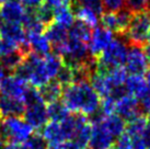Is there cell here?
Returning a JSON list of instances; mask_svg holds the SVG:
<instances>
[{
    "instance_id": "12",
    "label": "cell",
    "mask_w": 150,
    "mask_h": 149,
    "mask_svg": "<svg viewBox=\"0 0 150 149\" xmlns=\"http://www.w3.org/2000/svg\"><path fill=\"white\" fill-rule=\"evenodd\" d=\"M114 137L108 133L102 123L92 125L91 138L89 141L90 149H111L113 148Z\"/></svg>"
},
{
    "instance_id": "23",
    "label": "cell",
    "mask_w": 150,
    "mask_h": 149,
    "mask_svg": "<svg viewBox=\"0 0 150 149\" xmlns=\"http://www.w3.org/2000/svg\"><path fill=\"white\" fill-rule=\"evenodd\" d=\"M54 20L55 23L62 25L66 29H70L75 23V13L71 7L57 9L54 11Z\"/></svg>"
},
{
    "instance_id": "19",
    "label": "cell",
    "mask_w": 150,
    "mask_h": 149,
    "mask_svg": "<svg viewBox=\"0 0 150 149\" xmlns=\"http://www.w3.org/2000/svg\"><path fill=\"white\" fill-rule=\"evenodd\" d=\"M63 90L64 87L58 81H50L40 89V93L44 101L50 104L59 101V98L63 95Z\"/></svg>"
},
{
    "instance_id": "16",
    "label": "cell",
    "mask_w": 150,
    "mask_h": 149,
    "mask_svg": "<svg viewBox=\"0 0 150 149\" xmlns=\"http://www.w3.org/2000/svg\"><path fill=\"white\" fill-rule=\"evenodd\" d=\"M42 137L46 143H48V146L66 141L60 123L53 121L47 122V124L42 128Z\"/></svg>"
},
{
    "instance_id": "10",
    "label": "cell",
    "mask_w": 150,
    "mask_h": 149,
    "mask_svg": "<svg viewBox=\"0 0 150 149\" xmlns=\"http://www.w3.org/2000/svg\"><path fill=\"white\" fill-rule=\"evenodd\" d=\"M28 89H29V87L26 84V81L16 74L4 77L2 82L0 83L1 94L16 98V99H20L22 101H23V98H24Z\"/></svg>"
},
{
    "instance_id": "15",
    "label": "cell",
    "mask_w": 150,
    "mask_h": 149,
    "mask_svg": "<svg viewBox=\"0 0 150 149\" xmlns=\"http://www.w3.org/2000/svg\"><path fill=\"white\" fill-rule=\"evenodd\" d=\"M125 87L127 93L137 100L150 93V90L147 86L146 79L142 76H129L126 79Z\"/></svg>"
},
{
    "instance_id": "43",
    "label": "cell",
    "mask_w": 150,
    "mask_h": 149,
    "mask_svg": "<svg viewBox=\"0 0 150 149\" xmlns=\"http://www.w3.org/2000/svg\"><path fill=\"white\" fill-rule=\"evenodd\" d=\"M146 82H147V86H148V88H149V90H150V70L146 74Z\"/></svg>"
},
{
    "instance_id": "28",
    "label": "cell",
    "mask_w": 150,
    "mask_h": 149,
    "mask_svg": "<svg viewBox=\"0 0 150 149\" xmlns=\"http://www.w3.org/2000/svg\"><path fill=\"white\" fill-rule=\"evenodd\" d=\"M125 4L127 10L133 14L150 10V0H126Z\"/></svg>"
},
{
    "instance_id": "47",
    "label": "cell",
    "mask_w": 150,
    "mask_h": 149,
    "mask_svg": "<svg viewBox=\"0 0 150 149\" xmlns=\"http://www.w3.org/2000/svg\"><path fill=\"white\" fill-rule=\"evenodd\" d=\"M111 149H115V147H114V148H111Z\"/></svg>"
},
{
    "instance_id": "33",
    "label": "cell",
    "mask_w": 150,
    "mask_h": 149,
    "mask_svg": "<svg viewBox=\"0 0 150 149\" xmlns=\"http://www.w3.org/2000/svg\"><path fill=\"white\" fill-rule=\"evenodd\" d=\"M115 149H133L132 137L127 133H124L121 136H118L115 144Z\"/></svg>"
},
{
    "instance_id": "7",
    "label": "cell",
    "mask_w": 150,
    "mask_h": 149,
    "mask_svg": "<svg viewBox=\"0 0 150 149\" xmlns=\"http://www.w3.org/2000/svg\"><path fill=\"white\" fill-rule=\"evenodd\" d=\"M125 70L130 76H142L150 70V64L142 46L130 45L125 62Z\"/></svg>"
},
{
    "instance_id": "3",
    "label": "cell",
    "mask_w": 150,
    "mask_h": 149,
    "mask_svg": "<svg viewBox=\"0 0 150 149\" xmlns=\"http://www.w3.org/2000/svg\"><path fill=\"white\" fill-rule=\"evenodd\" d=\"M25 105L24 120L34 129H42L48 121L46 102L42 98L40 90L36 88L29 87L23 98Z\"/></svg>"
},
{
    "instance_id": "6",
    "label": "cell",
    "mask_w": 150,
    "mask_h": 149,
    "mask_svg": "<svg viewBox=\"0 0 150 149\" xmlns=\"http://www.w3.org/2000/svg\"><path fill=\"white\" fill-rule=\"evenodd\" d=\"M150 32V10L134 13L126 33L127 40L132 45L142 46L148 43Z\"/></svg>"
},
{
    "instance_id": "18",
    "label": "cell",
    "mask_w": 150,
    "mask_h": 149,
    "mask_svg": "<svg viewBox=\"0 0 150 149\" xmlns=\"http://www.w3.org/2000/svg\"><path fill=\"white\" fill-rule=\"evenodd\" d=\"M105 128L108 129V133L113 137H118L122 134H124L126 131V122L123 120L121 116L117 114H112L104 117V120L101 122Z\"/></svg>"
},
{
    "instance_id": "46",
    "label": "cell",
    "mask_w": 150,
    "mask_h": 149,
    "mask_svg": "<svg viewBox=\"0 0 150 149\" xmlns=\"http://www.w3.org/2000/svg\"><path fill=\"white\" fill-rule=\"evenodd\" d=\"M149 123H150V115H149Z\"/></svg>"
},
{
    "instance_id": "49",
    "label": "cell",
    "mask_w": 150,
    "mask_h": 149,
    "mask_svg": "<svg viewBox=\"0 0 150 149\" xmlns=\"http://www.w3.org/2000/svg\"><path fill=\"white\" fill-rule=\"evenodd\" d=\"M71 1H72V0H71Z\"/></svg>"
},
{
    "instance_id": "31",
    "label": "cell",
    "mask_w": 150,
    "mask_h": 149,
    "mask_svg": "<svg viewBox=\"0 0 150 149\" xmlns=\"http://www.w3.org/2000/svg\"><path fill=\"white\" fill-rule=\"evenodd\" d=\"M18 50H20V47H18L17 45L4 40L0 35V58L11 54V53H13V52H16Z\"/></svg>"
},
{
    "instance_id": "25",
    "label": "cell",
    "mask_w": 150,
    "mask_h": 149,
    "mask_svg": "<svg viewBox=\"0 0 150 149\" xmlns=\"http://www.w3.org/2000/svg\"><path fill=\"white\" fill-rule=\"evenodd\" d=\"M147 124H148V121H147L146 116H137L134 120L129 121L128 124L126 125V133L130 137L142 136V132L145 131Z\"/></svg>"
},
{
    "instance_id": "5",
    "label": "cell",
    "mask_w": 150,
    "mask_h": 149,
    "mask_svg": "<svg viewBox=\"0 0 150 149\" xmlns=\"http://www.w3.org/2000/svg\"><path fill=\"white\" fill-rule=\"evenodd\" d=\"M0 133L9 143L23 144L33 136L34 128L20 116L0 120Z\"/></svg>"
},
{
    "instance_id": "22",
    "label": "cell",
    "mask_w": 150,
    "mask_h": 149,
    "mask_svg": "<svg viewBox=\"0 0 150 149\" xmlns=\"http://www.w3.org/2000/svg\"><path fill=\"white\" fill-rule=\"evenodd\" d=\"M28 55L24 54L21 50H18L16 52H13L11 54L7 55L4 57L0 58V62L4 66V70H10V71H16L17 68L22 64V62L24 60V58Z\"/></svg>"
},
{
    "instance_id": "24",
    "label": "cell",
    "mask_w": 150,
    "mask_h": 149,
    "mask_svg": "<svg viewBox=\"0 0 150 149\" xmlns=\"http://www.w3.org/2000/svg\"><path fill=\"white\" fill-rule=\"evenodd\" d=\"M91 34L92 32L89 26H87V25L83 24L80 21H77V22H75L72 24V26H71L70 29H69L68 36L89 44V42L91 40Z\"/></svg>"
},
{
    "instance_id": "34",
    "label": "cell",
    "mask_w": 150,
    "mask_h": 149,
    "mask_svg": "<svg viewBox=\"0 0 150 149\" xmlns=\"http://www.w3.org/2000/svg\"><path fill=\"white\" fill-rule=\"evenodd\" d=\"M44 4L50 7L53 11L60 8H66V7H71V0H45Z\"/></svg>"
},
{
    "instance_id": "41",
    "label": "cell",
    "mask_w": 150,
    "mask_h": 149,
    "mask_svg": "<svg viewBox=\"0 0 150 149\" xmlns=\"http://www.w3.org/2000/svg\"><path fill=\"white\" fill-rule=\"evenodd\" d=\"M6 74V70H4V66L1 65V62H0V83L2 82V80L4 79V76Z\"/></svg>"
},
{
    "instance_id": "9",
    "label": "cell",
    "mask_w": 150,
    "mask_h": 149,
    "mask_svg": "<svg viewBox=\"0 0 150 149\" xmlns=\"http://www.w3.org/2000/svg\"><path fill=\"white\" fill-rule=\"evenodd\" d=\"M114 40V35L111 31L103 26H96L91 34V40L89 42V53L93 59H96L108 46Z\"/></svg>"
},
{
    "instance_id": "40",
    "label": "cell",
    "mask_w": 150,
    "mask_h": 149,
    "mask_svg": "<svg viewBox=\"0 0 150 149\" xmlns=\"http://www.w3.org/2000/svg\"><path fill=\"white\" fill-rule=\"evenodd\" d=\"M21 144H16V143H8L4 146V149H20Z\"/></svg>"
},
{
    "instance_id": "8",
    "label": "cell",
    "mask_w": 150,
    "mask_h": 149,
    "mask_svg": "<svg viewBox=\"0 0 150 149\" xmlns=\"http://www.w3.org/2000/svg\"><path fill=\"white\" fill-rule=\"evenodd\" d=\"M28 12L20 0H6L0 4V18L4 23L22 24Z\"/></svg>"
},
{
    "instance_id": "36",
    "label": "cell",
    "mask_w": 150,
    "mask_h": 149,
    "mask_svg": "<svg viewBox=\"0 0 150 149\" xmlns=\"http://www.w3.org/2000/svg\"><path fill=\"white\" fill-rule=\"evenodd\" d=\"M48 149H86L83 147H81L80 145L76 144L75 141H64L60 144H56V145H50Z\"/></svg>"
},
{
    "instance_id": "17",
    "label": "cell",
    "mask_w": 150,
    "mask_h": 149,
    "mask_svg": "<svg viewBox=\"0 0 150 149\" xmlns=\"http://www.w3.org/2000/svg\"><path fill=\"white\" fill-rule=\"evenodd\" d=\"M28 44L31 53L40 56H46L50 54V52L52 50V45L45 34H30L28 35Z\"/></svg>"
},
{
    "instance_id": "32",
    "label": "cell",
    "mask_w": 150,
    "mask_h": 149,
    "mask_svg": "<svg viewBox=\"0 0 150 149\" xmlns=\"http://www.w3.org/2000/svg\"><path fill=\"white\" fill-rule=\"evenodd\" d=\"M101 1L103 7L111 12H117L122 10L124 4H126V0H101Z\"/></svg>"
},
{
    "instance_id": "26",
    "label": "cell",
    "mask_w": 150,
    "mask_h": 149,
    "mask_svg": "<svg viewBox=\"0 0 150 149\" xmlns=\"http://www.w3.org/2000/svg\"><path fill=\"white\" fill-rule=\"evenodd\" d=\"M101 23L104 29L111 31L112 33L120 34V25H118L116 12H111V11L103 12L101 14Z\"/></svg>"
},
{
    "instance_id": "27",
    "label": "cell",
    "mask_w": 150,
    "mask_h": 149,
    "mask_svg": "<svg viewBox=\"0 0 150 149\" xmlns=\"http://www.w3.org/2000/svg\"><path fill=\"white\" fill-rule=\"evenodd\" d=\"M34 9H35L36 17L38 18V20L41 21L45 26L50 25L53 22V20H54V11L50 7H47L44 2L41 6H38V8Z\"/></svg>"
},
{
    "instance_id": "11",
    "label": "cell",
    "mask_w": 150,
    "mask_h": 149,
    "mask_svg": "<svg viewBox=\"0 0 150 149\" xmlns=\"http://www.w3.org/2000/svg\"><path fill=\"white\" fill-rule=\"evenodd\" d=\"M45 35L47 40L50 41L52 47L54 48L55 54L62 56L65 45L68 41V31L66 28H64L55 22H52L50 25L46 26Z\"/></svg>"
},
{
    "instance_id": "39",
    "label": "cell",
    "mask_w": 150,
    "mask_h": 149,
    "mask_svg": "<svg viewBox=\"0 0 150 149\" xmlns=\"http://www.w3.org/2000/svg\"><path fill=\"white\" fill-rule=\"evenodd\" d=\"M142 139L145 140V143H146L147 147L149 148L150 147V123L149 122H148V124H147L145 131L142 132Z\"/></svg>"
},
{
    "instance_id": "21",
    "label": "cell",
    "mask_w": 150,
    "mask_h": 149,
    "mask_svg": "<svg viewBox=\"0 0 150 149\" xmlns=\"http://www.w3.org/2000/svg\"><path fill=\"white\" fill-rule=\"evenodd\" d=\"M47 115L48 120L57 123H62L65 118L68 117L69 111L66 108V105L63 103V101H56L47 105Z\"/></svg>"
},
{
    "instance_id": "42",
    "label": "cell",
    "mask_w": 150,
    "mask_h": 149,
    "mask_svg": "<svg viewBox=\"0 0 150 149\" xmlns=\"http://www.w3.org/2000/svg\"><path fill=\"white\" fill-rule=\"evenodd\" d=\"M6 139L4 138V136H2V134L0 133V149H4V146H6Z\"/></svg>"
},
{
    "instance_id": "30",
    "label": "cell",
    "mask_w": 150,
    "mask_h": 149,
    "mask_svg": "<svg viewBox=\"0 0 150 149\" xmlns=\"http://www.w3.org/2000/svg\"><path fill=\"white\" fill-rule=\"evenodd\" d=\"M75 1L76 7H87L93 10L98 14H102L103 13V4L101 0H74Z\"/></svg>"
},
{
    "instance_id": "48",
    "label": "cell",
    "mask_w": 150,
    "mask_h": 149,
    "mask_svg": "<svg viewBox=\"0 0 150 149\" xmlns=\"http://www.w3.org/2000/svg\"><path fill=\"white\" fill-rule=\"evenodd\" d=\"M148 149H150V147H149V148H148Z\"/></svg>"
},
{
    "instance_id": "35",
    "label": "cell",
    "mask_w": 150,
    "mask_h": 149,
    "mask_svg": "<svg viewBox=\"0 0 150 149\" xmlns=\"http://www.w3.org/2000/svg\"><path fill=\"white\" fill-rule=\"evenodd\" d=\"M137 101L139 103V108H140V112L142 115H150V93L142 96V99Z\"/></svg>"
},
{
    "instance_id": "13",
    "label": "cell",
    "mask_w": 150,
    "mask_h": 149,
    "mask_svg": "<svg viewBox=\"0 0 150 149\" xmlns=\"http://www.w3.org/2000/svg\"><path fill=\"white\" fill-rule=\"evenodd\" d=\"M115 114L120 115L123 120H127L128 122L134 120L137 116L142 115L137 99L129 94L125 95L116 101Z\"/></svg>"
},
{
    "instance_id": "37",
    "label": "cell",
    "mask_w": 150,
    "mask_h": 149,
    "mask_svg": "<svg viewBox=\"0 0 150 149\" xmlns=\"http://www.w3.org/2000/svg\"><path fill=\"white\" fill-rule=\"evenodd\" d=\"M132 141H133V149H148L142 136L132 137Z\"/></svg>"
},
{
    "instance_id": "20",
    "label": "cell",
    "mask_w": 150,
    "mask_h": 149,
    "mask_svg": "<svg viewBox=\"0 0 150 149\" xmlns=\"http://www.w3.org/2000/svg\"><path fill=\"white\" fill-rule=\"evenodd\" d=\"M99 14L96 13L93 10L87 7H76L75 17L78 19V21L82 22L89 28H94L96 29L99 24Z\"/></svg>"
},
{
    "instance_id": "14",
    "label": "cell",
    "mask_w": 150,
    "mask_h": 149,
    "mask_svg": "<svg viewBox=\"0 0 150 149\" xmlns=\"http://www.w3.org/2000/svg\"><path fill=\"white\" fill-rule=\"evenodd\" d=\"M25 105L24 102L20 99L0 95V120L7 117H14L24 114Z\"/></svg>"
},
{
    "instance_id": "29",
    "label": "cell",
    "mask_w": 150,
    "mask_h": 149,
    "mask_svg": "<svg viewBox=\"0 0 150 149\" xmlns=\"http://www.w3.org/2000/svg\"><path fill=\"white\" fill-rule=\"evenodd\" d=\"M56 81H58L63 87H66L68 84L74 83V74H72V69L70 67L64 65L60 70L58 71V74L56 76Z\"/></svg>"
},
{
    "instance_id": "4",
    "label": "cell",
    "mask_w": 150,
    "mask_h": 149,
    "mask_svg": "<svg viewBox=\"0 0 150 149\" xmlns=\"http://www.w3.org/2000/svg\"><path fill=\"white\" fill-rule=\"evenodd\" d=\"M128 53V46L121 38H114L108 48L94 59L96 60V70L100 72L120 68L125 65L126 57Z\"/></svg>"
},
{
    "instance_id": "44",
    "label": "cell",
    "mask_w": 150,
    "mask_h": 149,
    "mask_svg": "<svg viewBox=\"0 0 150 149\" xmlns=\"http://www.w3.org/2000/svg\"><path fill=\"white\" fill-rule=\"evenodd\" d=\"M148 43L150 44V32H149V35H148Z\"/></svg>"
},
{
    "instance_id": "1",
    "label": "cell",
    "mask_w": 150,
    "mask_h": 149,
    "mask_svg": "<svg viewBox=\"0 0 150 149\" xmlns=\"http://www.w3.org/2000/svg\"><path fill=\"white\" fill-rule=\"evenodd\" d=\"M63 66V58L55 53L46 56L30 53L17 68L14 74L30 82L33 88L41 89L50 82L52 79L56 78Z\"/></svg>"
},
{
    "instance_id": "38",
    "label": "cell",
    "mask_w": 150,
    "mask_h": 149,
    "mask_svg": "<svg viewBox=\"0 0 150 149\" xmlns=\"http://www.w3.org/2000/svg\"><path fill=\"white\" fill-rule=\"evenodd\" d=\"M20 1L22 2V4H25L28 8L34 9L38 8V6H41L44 0H20Z\"/></svg>"
},
{
    "instance_id": "2",
    "label": "cell",
    "mask_w": 150,
    "mask_h": 149,
    "mask_svg": "<svg viewBox=\"0 0 150 149\" xmlns=\"http://www.w3.org/2000/svg\"><path fill=\"white\" fill-rule=\"evenodd\" d=\"M63 103L74 114L91 115L100 109L101 98L90 81L75 82L64 87Z\"/></svg>"
},
{
    "instance_id": "45",
    "label": "cell",
    "mask_w": 150,
    "mask_h": 149,
    "mask_svg": "<svg viewBox=\"0 0 150 149\" xmlns=\"http://www.w3.org/2000/svg\"><path fill=\"white\" fill-rule=\"evenodd\" d=\"M6 0H0V4H2V2H4Z\"/></svg>"
}]
</instances>
